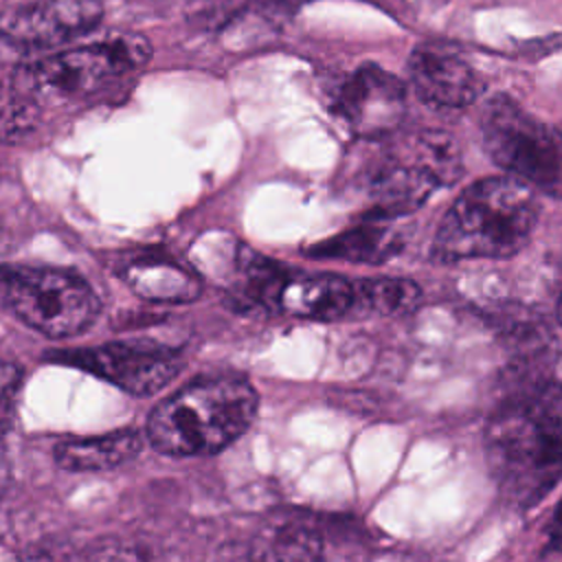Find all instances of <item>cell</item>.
I'll list each match as a JSON object with an SVG mask.
<instances>
[{"label": "cell", "mask_w": 562, "mask_h": 562, "mask_svg": "<svg viewBox=\"0 0 562 562\" xmlns=\"http://www.w3.org/2000/svg\"><path fill=\"white\" fill-rule=\"evenodd\" d=\"M547 547L551 551L562 553V501L558 503V507L553 512V518H551V525L547 531Z\"/></svg>", "instance_id": "obj_20"}, {"label": "cell", "mask_w": 562, "mask_h": 562, "mask_svg": "<svg viewBox=\"0 0 562 562\" xmlns=\"http://www.w3.org/2000/svg\"><path fill=\"white\" fill-rule=\"evenodd\" d=\"M558 321H560V325H562V296H560V301H558Z\"/></svg>", "instance_id": "obj_21"}, {"label": "cell", "mask_w": 562, "mask_h": 562, "mask_svg": "<svg viewBox=\"0 0 562 562\" xmlns=\"http://www.w3.org/2000/svg\"><path fill=\"white\" fill-rule=\"evenodd\" d=\"M53 358L86 369L143 397L162 391L182 371V358L176 349L149 340L108 342L92 349L61 351Z\"/></svg>", "instance_id": "obj_9"}, {"label": "cell", "mask_w": 562, "mask_h": 562, "mask_svg": "<svg viewBox=\"0 0 562 562\" xmlns=\"http://www.w3.org/2000/svg\"><path fill=\"white\" fill-rule=\"evenodd\" d=\"M127 279L138 294L160 301H187L198 294V283L189 272L160 261L136 263Z\"/></svg>", "instance_id": "obj_17"}, {"label": "cell", "mask_w": 562, "mask_h": 562, "mask_svg": "<svg viewBox=\"0 0 562 562\" xmlns=\"http://www.w3.org/2000/svg\"><path fill=\"white\" fill-rule=\"evenodd\" d=\"M88 562H143L134 549H127L119 542H103L90 553Z\"/></svg>", "instance_id": "obj_18"}, {"label": "cell", "mask_w": 562, "mask_h": 562, "mask_svg": "<svg viewBox=\"0 0 562 562\" xmlns=\"http://www.w3.org/2000/svg\"><path fill=\"white\" fill-rule=\"evenodd\" d=\"M408 79L415 94L435 110H463L483 86L459 53L441 46H417L408 57Z\"/></svg>", "instance_id": "obj_11"}, {"label": "cell", "mask_w": 562, "mask_h": 562, "mask_svg": "<svg viewBox=\"0 0 562 562\" xmlns=\"http://www.w3.org/2000/svg\"><path fill=\"white\" fill-rule=\"evenodd\" d=\"M151 46L140 35H112L75 48L48 53L15 66L4 99V136L33 127L48 108L72 105L140 70Z\"/></svg>", "instance_id": "obj_2"}, {"label": "cell", "mask_w": 562, "mask_h": 562, "mask_svg": "<svg viewBox=\"0 0 562 562\" xmlns=\"http://www.w3.org/2000/svg\"><path fill=\"white\" fill-rule=\"evenodd\" d=\"M540 217L536 189L514 176L470 184L441 217L432 257L437 261L507 259L531 239Z\"/></svg>", "instance_id": "obj_3"}, {"label": "cell", "mask_w": 562, "mask_h": 562, "mask_svg": "<svg viewBox=\"0 0 562 562\" xmlns=\"http://www.w3.org/2000/svg\"><path fill=\"white\" fill-rule=\"evenodd\" d=\"M18 384H20V369L13 362H4V367H2V417H4V426H7V419L11 417V404H13V397L18 393Z\"/></svg>", "instance_id": "obj_19"}, {"label": "cell", "mask_w": 562, "mask_h": 562, "mask_svg": "<svg viewBox=\"0 0 562 562\" xmlns=\"http://www.w3.org/2000/svg\"><path fill=\"white\" fill-rule=\"evenodd\" d=\"M459 176L461 154L452 136L424 130L389 140L364 171L371 213L380 220L411 213Z\"/></svg>", "instance_id": "obj_5"}, {"label": "cell", "mask_w": 562, "mask_h": 562, "mask_svg": "<svg viewBox=\"0 0 562 562\" xmlns=\"http://www.w3.org/2000/svg\"><path fill=\"white\" fill-rule=\"evenodd\" d=\"M331 112L353 136L382 140L393 136L406 110L404 83L375 64H364L336 90Z\"/></svg>", "instance_id": "obj_10"}, {"label": "cell", "mask_w": 562, "mask_h": 562, "mask_svg": "<svg viewBox=\"0 0 562 562\" xmlns=\"http://www.w3.org/2000/svg\"><path fill=\"white\" fill-rule=\"evenodd\" d=\"M323 538L307 518L281 516L266 522L250 542L252 562H316Z\"/></svg>", "instance_id": "obj_14"}, {"label": "cell", "mask_w": 562, "mask_h": 562, "mask_svg": "<svg viewBox=\"0 0 562 562\" xmlns=\"http://www.w3.org/2000/svg\"><path fill=\"white\" fill-rule=\"evenodd\" d=\"M356 303L358 281H347L336 274H281L272 296V305L279 310L316 321L356 316Z\"/></svg>", "instance_id": "obj_12"}, {"label": "cell", "mask_w": 562, "mask_h": 562, "mask_svg": "<svg viewBox=\"0 0 562 562\" xmlns=\"http://www.w3.org/2000/svg\"><path fill=\"white\" fill-rule=\"evenodd\" d=\"M483 443L501 498L516 509L538 505L562 479V386L507 400L490 417Z\"/></svg>", "instance_id": "obj_1"}, {"label": "cell", "mask_w": 562, "mask_h": 562, "mask_svg": "<svg viewBox=\"0 0 562 562\" xmlns=\"http://www.w3.org/2000/svg\"><path fill=\"white\" fill-rule=\"evenodd\" d=\"M259 397L244 378H200L154 406L145 437L169 457H206L239 439L257 417Z\"/></svg>", "instance_id": "obj_4"}, {"label": "cell", "mask_w": 562, "mask_h": 562, "mask_svg": "<svg viewBox=\"0 0 562 562\" xmlns=\"http://www.w3.org/2000/svg\"><path fill=\"white\" fill-rule=\"evenodd\" d=\"M145 437L136 428H119L108 435L66 439L55 446V461L70 472H101L119 468L140 454Z\"/></svg>", "instance_id": "obj_13"}, {"label": "cell", "mask_w": 562, "mask_h": 562, "mask_svg": "<svg viewBox=\"0 0 562 562\" xmlns=\"http://www.w3.org/2000/svg\"><path fill=\"white\" fill-rule=\"evenodd\" d=\"M101 0H9L2 11V42L15 53H53L94 31Z\"/></svg>", "instance_id": "obj_8"}, {"label": "cell", "mask_w": 562, "mask_h": 562, "mask_svg": "<svg viewBox=\"0 0 562 562\" xmlns=\"http://www.w3.org/2000/svg\"><path fill=\"white\" fill-rule=\"evenodd\" d=\"M2 303L26 327L48 338L77 336L99 314V299L79 274L40 266H7Z\"/></svg>", "instance_id": "obj_7"}, {"label": "cell", "mask_w": 562, "mask_h": 562, "mask_svg": "<svg viewBox=\"0 0 562 562\" xmlns=\"http://www.w3.org/2000/svg\"><path fill=\"white\" fill-rule=\"evenodd\" d=\"M481 138L485 154L505 173L562 198V123L544 121L512 97L496 94L481 112Z\"/></svg>", "instance_id": "obj_6"}, {"label": "cell", "mask_w": 562, "mask_h": 562, "mask_svg": "<svg viewBox=\"0 0 562 562\" xmlns=\"http://www.w3.org/2000/svg\"><path fill=\"white\" fill-rule=\"evenodd\" d=\"M422 301V290L408 279H364L358 281L356 314L402 316Z\"/></svg>", "instance_id": "obj_16"}, {"label": "cell", "mask_w": 562, "mask_h": 562, "mask_svg": "<svg viewBox=\"0 0 562 562\" xmlns=\"http://www.w3.org/2000/svg\"><path fill=\"white\" fill-rule=\"evenodd\" d=\"M402 248V237L389 226L367 224L347 233H340L312 248V257H334L347 261L380 263L391 259Z\"/></svg>", "instance_id": "obj_15"}]
</instances>
